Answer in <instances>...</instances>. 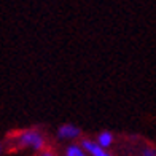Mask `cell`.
Wrapping results in <instances>:
<instances>
[{"label":"cell","instance_id":"cell-1","mask_svg":"<svg viewBox=\"0 0 156 156\" xmlns=\"http://www.w3.org/2000/svg\"><path fill=\"white\" fill-rule=\"evenodd\" d=\"M8 145L15 150H27L32 153H40L46 150L48 140L45 132L38 127H27L16 131L8 136Z\"/></svg>","mask_w":156,"mask_h":156},{"label":"cell","instance_id":"cell-2","mask_svg":"<svg viewBox=\"0 0 156 156\" xmlns=\"http://www.w3.org/2000/svg\"><path fill=\"white\" fill-rule=\"evenodd\" d=\"M81 129L72 123H64L56 129V139L59 142H67V144H75L76 140H81Z\"/></svg>","mask_w":156,"mask_h":156},{"label":"cell","instance_id":"cell-3","mask_svg":"<svg viewBox=\"0 0 156 156\" xmlns=\"http://www.w3.org/2000/svg\"><path fill=\"white\" fill-rule=\"evenodd\" d=\"M80 145L84 148V151H86L89 156H113L107 148H104L102 145H99L97 142L93 140V139H81Z\"/></svg>","mask_w":156,"mask_h":156},{"label":"cell","instance_id":"cell-4","mask_svg":"<svg viewBox=\"0 0 156 156\" xmlns=\"http://www.w3.org/2000/svg\"><path fill=\"white\" fill-rule=\"evenodd\" d=\"M62 156H89V154L84 151V148L80 145V142H75V144L66 145V148L62 151Z\"/></svg>","mask_w":156,"mask_h":156},{"label":"cell","instance_id":"cell-5","mask_svg":"<svg viewBox=\"0 0 156 156\" xmlns=\"http://www.w3.org/2000/svg\"><path fill=\"white\" fill-rule=\"evenodd\" d=\"M96 142L108 150V148L113 145V142H115V136H113V132H110V131H101L96 137Z\"/></svg>","mask_w":156,"mask_h":156},{"label":"cell","instance_id":"cell-6","mask_svg":"<svg viewBox=\"0 0 156 156\" xmlns=\"http://www.w3.org/2000/svg\"><path fill=\"white\" fill-rule=\"evenodd\" d=\"M140 156H156V148L151 145H145L140 150Z\"/></svg>","mask_w":156,"mask_h":156},{"label":"cell","instance_id":"cell-7","mask_svg":"<svg viewBox=\"0 0 156 156\" xmlns=\"http://www.w3.org/2000/svg\"><path fill=\"white\" fill-rule=\"evenodd\" d=\"M37 156H61V154H59V153H56L54 150H49V148H46V150L37 153Z\"/></svg>","mask_w":156,"mask_h":156},{"label":"cell","instance_id":"cell-8","mask_svg":"<svg viewBox=\"0 0 156 156\" xmlns=\"http://www.w3.org/2000/svg\"><path fill=\"white\" fill-rule=\"evenodd\" d=\"M3 151H5V144H3V142H0V156L3 154Z\"/></svg>","mask_w":156,"mask_h":156}]
</instances>
